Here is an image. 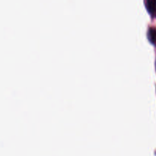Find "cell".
Here are the masks:
<instances>
[{"instance_id":"7a4b0ae2","label":"cell","mask_w":156,"mask_h":156,"mask_svg":"<svg viewBox=\"0 0 156 156\" xmlns=\"http://www.w3.org/2000/svg\"><path fill=\"white\" fill-rule=\"evenodd\" d=\"M148 37L152 43L156 42V30L155 28H149L148 32Z\"/></svg>"},{"instance_id":"6da1fadb","label":"cell","mask_w":156,"mask_h":156,"mask_svg":"<svg viewBox=\"0 0 156 156\" xmlns=\"http://www.w3.org/2000/svg\"><path fill=\"white\" fill-rule=\"evenodd\" d=\"M146 9L148 12L153 16H156V1L155 0H147L146 1Z\"/></svg>"}]
</instances>
